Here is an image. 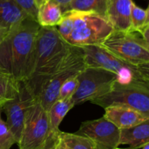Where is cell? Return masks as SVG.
Masks as SVG:
<instances>
[{"mask_svg":"<svg viewBox=\"0 0 149 149\" xmlns=\"http://www.w3.org/2000/svg\"><path fill=\"white\" fill-rule=\"evenodd\" d=\"M71 48L55 26H40L35 42L29 77L25 80L37 97L44 83L55 72Z\"/></svg>","mask_w":149,"mask_h":149,"instance_id":"1","label":"cell"},{"mask_svg":"<svg viewBox=\"0 0 149 149\" xmlns=\"http://www.w3.org/2000/svg\"><path fill=\"white\" fill-rule=\"evenodd\" d=\"M39 28L36 20L29 18L10 29L0 45V68L19 81L29 77Z\"/></svg>","mask_w":149,"mask_h":149,"instance_id":"2","label":"cell"},{"mask_svg":"<svg viewBox=\"0 0 149 149\" xmlns=\"http://www.w3.org/2000/svg\"><path fill=\"white\" fill-rule=\"evenodd\" d=\"M86 67L103 69L116 76L120 84L149 87V64L134 65L105 49L100 45L81 47Z\"/></svg>","mask_w":149,"mask_h":149,"instance_id":"3","label":"cell"},{"mask_svg":"<svg viewBox=\"0 0 149 149\" xmlns=\"http://www.w3.org/2000/svg\"><path fill=\"white\" fill-rule=\"evenodd\" d=\"M58 132L52 131L47 110L36 100L26 113L17 143L19 149L52 148L58 138Z\"/></svg>","mask_w":149,"mask_h":149,"instance_id":"4","label":"cell"},{"mask_svg":"<svg viewBox=\"0 0 149 149\" xmlns=\"http://www.w3.org/2000/svg\"><path fill=\"white\" fill-rule=\"evenodd\" d=\"M85 67L84 52L81 48L71 45L69 52L61 65L44 83L36 100L48 110L58 99L61 85L72 76L79 74Z\"/></svg>","mask_w":149,"mask_h":149,"instance_id":"5","label":"cell"},{"mask_svg":"<svg viewBox=\"0 0 149 149\" xmlns=\"http://www.w3.org/2000/svg\"><path fill=\"white\" fill-rule=\"evenodd\" d=\"M74 14V27L66 39L77 47L100 45L113 32L107 18L93 13L71 10Z\"/></svg>","mask_w":149,"mask_h":149,"instance_id":"6","label":"cell"},{"mask_svg":"<svg viewBox=\"0 0 149 149\" xmlns=\"http://www.w3.org/2000/svg\"><path fill=\"white\" fill-rule=\"evenodd\" d=\"M100 45L134 65L149 64V43L138 32L113 30Z\"/></svg>","mask_w":149,"mask_h":149,"instance_id":"7","label":"cell"},{"mask_svg":"<svg viewBox=\"0 0 149 149\" xmlns=\"http://www.w3.org/2000/svg\"><path fill=\"white\" fill-rule=\"evenodd\" d=\"M90 102L103 109L110 105H125L149 116L148 86L120 84L115 81L107 93Z\"/></svg>","mask_w":149,"mask_h":149,"instance_id":"8","label":"cell"},{"mask_svg":"<svg viewBox=\"0 0 149 149\" xmlns=\"http://www.w3.org/2000/svg\"><path fill=\"white\" fill-rule=\"evenodd\" d=\"M78 77V88L72 96L75 105L105 94L116 81V76L111 72L90 67H84Z\"/></svg>","mask_w":149,"mask_h":149,"instance_id":"9","label":"cell"},{"mask_svg":"<svg viewBox=\"0 0 149 149\" xmlns=\"http://www.w3.org/2000/svg\"><path fill=\"white\" fill-rule=\"evenodd\" d=\"M36 101V97L25 82L20 81L19 91L15 97L1 106V110L7 116L6 123L13 133L17 144L21 135L26 113Z\"/></svg>","mask_w":149,"mask_h":149,"instance_id":"10","label":"cell"},{"mask_svg":"<svg viewBox=\"0 0 149 149\" xmlns=\"http://www.w3.org/2000/svg\"><path fill=\"white\" fill-rule=\"evenodd\" d=\"M76 133L90 138L95 149H116L119 146L120 129L103 116L84 121Z\"/></svg>","mask_w":149,"mask_h":149,"instance_id":"11","label":"cell"},{"mask_svg":"<svg viewBox=\"0 0 149 149\" xmlns=\"http://www.w3.org/2000/svg\"><path fill=\"white\" fill-rule=\"evenodd\" d=\"M104 110L103 116L119 129L134 127L149 120L148 115L125 105H110Z\"/></svg>","mask_w":149,"mask_h":149,"instance_id":"12","label":"cell"},{"mask_svg":"<svg viewBox=\"0 0 149 149\" xmlns=\"http://www.w3.org/2000/svg\"><path fill=\"white\" fill-rule=\"evenodd\" d=\"M132 0H108L106 18L113 30L130 32Z\"/></svg>","mask_w":149,"mask_h":149,"instance_id":"13","label":"cell"},{"mask_svg":"<svg viewBox=\"0 0 149 149\" xmlns=\"http://www.w3.org/2000/svg\"><path fill=\"white\" fill-rule=\"evenodd\" d=\"M149 143V120L129 128L121 129L119 145H127L128 149H140Z\"/></svg>","mask_w":149,"mask_h":149,"instance_id":"14","label":"cell"},{"mask_svg":"<svg viewBox=\"0 0 149 149\" xmlns=\"http://www.w3.org/2000/svg\"><path fill=\"white\" fill-rule=\"evenodd\" d=\"M29 18L26 12L12 0H0V29L10 31Z\"/></svg>","mask_w":149,"mask_h":149,"instance_id":"15","label":"cell"},{"mask_svg":"<svg viewBox=\"0 0 149 149\" xmlns=\"http://www.w3.org/2000/svg\"><path fill=\"white\" fill-rule=\"evenodd\" d=\"M63 14L59 4L49 0L38 9L36 21L40 26H57L62 20Z\"/></svg>","mask_w":149,"mask_h":149,"instance_id":"16","label":"cell"},{"mask_svg":"<svg viewBox=\"0 0 149 149\" xmlns=\"http://www.w3.org/2000/svg\"><path fill=\"white\" fill-rule=\"evenodd\" d=\"M75 106L72 97L65 99H57L47 110L51 129L55 133L60 131L59 127L68 112Z\"/></svg>","mask_w":149,"mask_h":149,"instance_id":"17","label":"cell"},{"mask_svg":"<svg viewBox=\"0 0 149 149\" xmlns=\"http://www.w3.org/2000/svg\"><path fill=\"white\" fill-rule=\"evenodd\" d=\"M19 87L20 81L0 68V107L15 97L19 91Z\"/></svg>","mask_w":149,"mask_h":149,"instance_id":"18","label":"cell"},{"mask_svg":"<svg viewBox=\"0 0 149 149\" xmlns=\"http://www.w3.org/2000/svg\"><path fill=\"white\" fill-rule=\"evenodd\" d=\"M108 0H72L64 13L69 10L96 13L106 18Z\"/></svg>","mask_w":149,"mask_h":149,"instance_id":"19","label":"cell"},{"mask_svg":"<svg viewBox=\"0 0 149 149\" xmlns=\"http://www.w3.org/2000/svg\"><path fill=\"white\" fill-rule=\"evenodd\" d=\"M58 137L67 149H95L94 143L90 138L77 133L63 132L60 130Z\"/></svg>","mask_w":149,"mask_h":149,"instance_id":"20","label":"cell"},{"mask_svg":"<svg viewBox=\"0 0 149 149\" xmlns=\"http://www.w3.org/2000/svg\"><path fill=\"white\" fill-rule=\"evenodd\" d=\"M131 29L130 32L139 33L143 28L149 26V8L143 9L137 5L135 2L132 3L130 12Z\"/></svg>","mask_w":149,"mask_h":149,"instance_id":"21","label":"cell"},{"mask_svg":"<svg viewBox=\"0 0 149 149\" xmlns=\"http://www.w3.org/2000/svg\"><path fill=\"white\" fill-rule=\"evenodd\" d=\"M1 112L0 107V149H10L16 143V140L6 121L1 118Z\"/></svg>","mask_w":149,"mask_h":149,"instance_id":"22","label":"cell"},{"mask_svg":"<svg viewBox=\"0 0 149 149\" xmlns=\"http://www.w3.org/2000/svg\"><path fill=\"white\" fill-rule=\"evenodd\" d=\"M78 76L79 74L72 76L61 85L58 99H65L72 97L79 86Z\"/></svg>","mask_w":149,"mask_h":149,"instance_id":"23","label":"cell"},{"mask_svg":"<svg viewBox=\"0 0 149 149\" xmlns=\"http://www.w3.org/2000/svg\"><path fill=\"white\" fill-rule=\"evenodd\" d=\"M19 6L26 14L33 20H36L38 9L33 0H12Z\"/></svg>","mask_w":149,"mask_h":149,"instance_id":"24","label":"cell"},{"mask_svg":"<svg viewBox=\"0 0 149 149\" xmlns=\"http://www.w3.org/2000/svg\"><path fill=\"white\" fill-rule=\"evenodd\" d=\"M52 1H55V2L57 3V4H59L61 10H62L63 13L64 11H65V8L67 7V6L70 4V2H71L72 0H52Z\"/></svg>","mask_w":149,"mask_h":149,"instance_id":"25","label":"cell"},{"mask_svg":"<svg viewBox=\"0 0 149 149\" xmlns=\"http://www.w3.org/2000/svg\"><path fill=\"white\" fill-rule=\"evenodd\" d=\"M139 34H141V36L143 38L144 40L146 41L147 42L149 43V26H146L145 28H143V29L139 32Z\"/></svg>","mask_w":149,"mask_h":149,"instance_id":"26","label":"cell"},{"mask_svg":"<svg viewBox=\"0 0 149 149\" xmlns=\"http://www.w3.org/2000/svg\"><path fill=\"white\" fill-rule=\"evenodd\" d=\"M53 149H67V148L63 145V143L60 141V140L58 139V137L57 140L55 143V145H54L53 146Z\"/></svg>","mask_w":149,"mask_h":149,"instance_id":"27","label":"cell"},{"mask_svg":"<svg viewBox=\"0 0 149 149\" xmlns=\"http://www.w3.org/2000/svg\"><path fill=\"white\" fill-rule=\"evenodd\" d=\"M9 31L7 29H0V45H1V42H2L3 39L4 38V37L6 36V34H7Z\"/></svg>","mask_w":149,"mask_h":149,"instance_id":"28","label":"cell"},{"mask_svg":"<svg viewBox=\"0 0 149 149\" xmlns=\"http://www.w3.org/2000/svg\"><path fill=\"white\" fill-rule=\"evenodd\" d=\"M33 1H34V3L35 4H36L37 9H39L41 6L43 5L45 3H46L47 1H49V0H33Z\"/></svg>","mask_w":149,"mask_h":149,"instance_id":"29","label":"cell"},{"mask_svg":"<svg viewBox=\"0 0 149 149\" xmlns=\"http://www.w3.org/2000/svg\"><path fill=\"white\" fill-rule=\"evenodd\" d=\"M140 149H149V143L144 145L142 146Z\"/></svg>","mask_w":149,"mask_h":149,"instance_id":"30","label":"cell"},{"mask_svg":"<svg viewBox=\"0 0 149 149\" xmlns=\"http://www.w3.org/2000/svg\"><path fill=\"white\" fill-rule=\"evenodd\" d=\"M116 149H128V148H119V147H118L117 148H116Z\"/></svg>","mask_w":149,"mask_h":149,"instance_id":"31","label":"cell"},{"mask_svg":"<svg viewBox=\"0 0 149 149\" xmlns=\"http://www.w3.org/2000/svg\"><path fill=\"white\" fill-rule=\"evenodd\" d=\"M49 149H53V147H52V148H49Z\"/></svg>","mask_w":149,"mask_h":149,"instance_id":"32","label":"cell"}]
</instances>
